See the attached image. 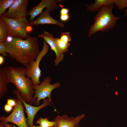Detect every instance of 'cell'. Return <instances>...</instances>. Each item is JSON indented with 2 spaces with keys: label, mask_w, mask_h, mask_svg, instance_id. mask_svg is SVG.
I'll return each mask as SVG.
<instances>
[{
  "label": "cell",
  "mask_w": 127,
  "mask_h": 127,
  "mask_svg": "<svg viewBox=\"0 0 127 127\" xmlns=\"http://www.w3.org/2000/svg\"><path fill=\"white\" fill-rule=\"evenodd\" d=\"M32 127H41L39 125L38 126H36L34 125Z\"/></svg>",
  "instance_id": "30"
},
{
  "label": "cell",
  "mask_w": 127,
  "mask_h": 127,
  "mask_svg": "<svg viewBox=\"0 0 127 127\" xmlns=\"http://www.w3.org/2000/svg\"><path fill=\"white\" fill-rule=\"evenodd\" d=\"M37 37L43 38L50 46L51 50L55 52L56 55L55 64L56 65H58L63 59L64 56V53L61 52L57 46L55 40V38L52 33L44 31L43 33L38 35Z\"/></svg>",
  "instance_id": "11"
},
{
  "label": "cell",
  "mask_w": 127,
  "mask_h": 127,
  "mask_svg": "<svg viewBox=\"0 0 127 127\" xmlns=\"http://www.w3.org/2000/svg\"><path fill=\"white\" fill-rule=\"evenodd\" d=\"M0 18L5 21L10 27L11 33V37L26 39L32 31L33 28L26 17L12 19L1 16Z\"/></svg>",
  "instance_id": "4"
},
{
  "label": "cell",
  "mask_w": 127,
  "mask_h": 127,
  "mask_svg": "<svg viewBox=\"0 0 127 127\" xmlns=\"http://www.w3.org/2000/svg\"><path fill=\"white\" fill-rule=\"evenodd\" d=\"M28 3V0H15L8 11L1 16L12 19L26 17L28 13L26 10Z\"/></svg>",
  "instance_id": "9"
},
{
  "label": "cell",
  "mask_w": 127,
  "mask_h": 127,
  "mask_svg": "<svg viewBox=\"0 0 127 127\" xmlns=\"http://www.w3.org/2000/svg\"><path fill=\"white\" fill-rule=\"evenodd\" d=\"M69 18V16L68 14L60 15V19L63 22H66L67 21Z\"/></svg>",
  "instance_id": "23"
},
{
  "label": "cell",
  "mask_w": 127,
  "mask_h": 127,
  "mask_svg": "<svg viewBox=\"0 0 127 127\" xmlns=\"http://www.w3.org/2000/svg\"><path fill=\"white\" fill-rule=\"evenodd\" d=\"M7 104L13 107L16 104V101L15 99H8L7 100Z\"/></svg>",
  "instance_id": "24"
},
{
  "label": "cell",
  "mask_w": 127,
  "mask_h": 127,
  "mask_svg": "<svg viewBox=\"0 0 127 127\" xmlns=\"http://www.w3.org/2000/svg\"><path fill=\"white\" fill-rule=\"evenodd\" d=\"M0 54L3 57H6L8 55L6 52V47L4 43H0Z\"/></svg>",
  "instance_id": "22"
},
{
  "label": "cell",
  "mask_w": 127,
  "mask_h": 127,
  "mask_svg": "<svg viewBox=\"0 0 127 127\" xmlns=\"http://www.w3.org/2000/svg\"><path fill=\"white\" fill-rule=\"evenodd\" d=\"M84 116L82 114L74 118L69 117L66 115H58L54 120L57 122V127H77L79 122Z\"/></svg>",
  "instance_id": "13"
},
{
  "label": "cell",
  "mask_w": 127,
  "mask_h": 127,
  "mask_svg": "<svg viewBox=\"0 0 127 127\" xmlns=\"http://www.w3.org/2000/svg\"><path fill=\"white\" fill-rule=\"evenodd\" d=\"M13 92L17 98L22 103L25 107L27 117L26 119L28 127H32L34 125L33 121L35 117L37 112L41 109L51 105L52 102L49 99L44 100L43 103L40 105L34 106L26 103L22 98L20 92L16 88L14 90Z\"/></svg>",
  "instance_id": "8"
},
{
  "label": "cell",
  "mask_w": 127,
  "mask_h": 127,
  "mask_svg": "<svg viewBox=\"0 0 127 127\" xmlns=\"http://www.w3.org/2000/svg\"><path fill=\"white\" fill-rule=\"evenodd\" d=\"M113 2L118 8L120 10L127 7V0H113Z\"/></svg>",
  "instance_id": "20"
},
{
  "label": "cell",
  "mask_w": 127,
  "mask_h": 127,
  "mask_svg": "<svg viewBox=\"0 0 127 127\" xmlns=\"http://www.w3.org/2000/svg\"><path fill=\"white\" fill-rule=\"evenodd\" d=\"M8 83L13 84L20 92L22 98L26 103H33V95L35 91L31 80L26 76L25 68L23 66H4L2 67Z\"/></svg>",
  "instance_id": "2"
},
{
  "label": "cell",
  "mask_w": 127,
  "mask_h": 127,
  "mask_svg": "<svg viewBox=\"0 0 127 127\" xmlns=\"http://www.w3.org/2000/svg\"><path fill=\"white\" fill-rule=\"evenodd\" d=\"M48 44L44 40L42 49L35 60L25 68L26 76L31 80L33 85H38L41 83L40 79L42 75L39 66L40 63L43 58L48 52Z\"/></svg>",
  "instance_id": "5"
},
{
  "label": "cell",
  "mask_w": 127,
  "mask_h": 127,
  "mask_svg": "<svg viewBox=\"0 0 127 127\" xmlns=\"http://www.w3.org/2000/svg\"><path fill=\"white\" fill-rule=\"evenodd\" d=\"M16 104L11 113L7 117H0V122L3 123L10 122L16 125L18 127H28L24 112L22 102L19 99H15Z\"/></svg>",
  "instance_id": "7"
},
{
  "label": "cell",
  "mask_w": 127,
  "mask_h": 127,
  "mask_svg": "<svg viewBox=\"0 0 127 127\" xmlns=\"http://www.w3.org/2000/svg\"><path fill=\"white\" fill-rule=\"evenodd\" d=\"M7 78L2 68L0 69V97L3 96L8 90V83Z\"/></svg>",
  "instance_id": "16"
},
{
  "label": "cell",
  "mask_w": 127,
  "mask_h": 127,
  "mask_svg": "<svg viewBox=\"0 0 127 127\" xmlns=\"http://www.w3.org/2000/svg\"><path fill=\"white\" fill-rule=\"evenodd\" d=\"M0 127H5L4 124L1 122L0 123Z\"/></svg>",
  "instance_id": "29"
},
{
  "label": "cell",
  "mask_w": 127,
  "mask_h": 127,
  "mask_svg": "<svg viewBox=\"0 0 127 127\" xmlns=\"http://www.w3.org/2000/svg\"><path fill=\"white\" fill-rule=\"evenodd\" d=\"M4 124L5 127H17L13 125L10 124L8 123Z\"/></svg>",
  "instance_id": "27"
},
{
  "label": "cell",
  "mask_w": 127,
  "mask_h": 127,
  "mask_svg": "<svg viewBox=\"0 0 127 127\" xmlns=\"http://www.w3.org/2000/svg\"><path fill=\"white\" fill-rule=\"evenodd\" d=\"M10 28L6 23L0 18V43H4L7 38L11 37Z\"/></svg>",
  "instance_id": "14"
},
{
  "label": "cell",
  "mask_w": 127,
  "mask_h": 127,
  "mask_svg": "<svg viewBox=\"0 0 127 127\" xmlns=\"http://www.w3.org/2000/svg\"><path fill=\"white\" fill-rule=\"evenodd\" d=\"M58 0H42L37 5L32 7L29 11L28 16H30L28 21L31 22L36 16L40 14L45 8L50 12L58 7Z\"/></svg>",
  "instance_id": "10"
},
{
  "label": "cell",
  "mask_w": 127,
  "mask_h": 127,
  "mask_svg": "<svg viewBox=\"0 0 127 127\" xmlns=\"http://www.w3.org/2000/svg\"><path fill=\"white\" fill-rule=\"evenodd\" d=\"M50 13L46 9L40 13L36 19L30 22V25L32 26L40 24H52L64 28V23L52 17Z\"/></svg>",
  "instance_id": "12"
},
{
  "label": "cell",
  "mask_w": 127,
  "mask_h": 127,
  "mask_svg": "<svg viewBox=\"0 0 127 127\" xmlns=\"http://www.w3.org/2000/svg\"><path fill=\"white\" fill-rule=\"evenodd\" d=\"M51 81L50 78L47 77L43 80L40 84L33 85V88L35 91V93L33 97V101L35 105L39 106L41 100H44L48 97L54 107L51 98V93L54 89L60 87V84L59 83L51 84Z\"/></svg>",
  "instance_id": "6"
},
{
  "label": "cell",
  "mask_w": 127,
  "mask_h": 127,
  "mask_svg": "<svg viewBox=\"0 0 127 127\" xmlns=\"http://www.w3.org/2000/svg\"><path fill=\"white\" fill-rule=\"evenodd\" d=\"M36 123L41 127H57V123L56 120L50 121L48 118H44L40 117L38 119Z\"/></svg>",
  "instance_id": "17"
},
{
  "label": "cell",
  "mask_w": 127,
  "mask_h": 127,
  "mask_svg": "<svg viewBox=\"0 0 127 127\" xmlns=\"http://www.w3.org/2000/svg\"><path fill=\"white\" fill-rule=\"evenodd\" d=\"M55 40L61 52L64 54L68 51V48L70 45V43H66L58 38H55Z\"/></svg>",
  "instance_id": "19"
},
{
  "label": "cell",
  "mask_w": 127,
  "mask_h": 127,
  "mask_svg": "<svg viewBox=\"0 0 127 127\" xmlns=\"http://www.w3.org/2000/svg\"><path fill=\"white\" fill-rule=\"evenodd\" d=\"M15 0H0V16L6 12V9L11 6Z\"/></svg>",
  "instance_id": "18"
},
{
  "label": "cell",
  "mask_w": 127,
  "mask_h": 127,
  "mask_svg": "<svg viewBox=\"0 0 127 127\" xmlns=\"http://www.w3.org/2000/svg\"><path fill=\"white\" fill-rule=\"evenodd\" d=\"M69 10L68 9L63 8L60 10V15H66L68 14Z\"/></svg>",
  "instance_id": "25"
},
{
  "label": "cell",
  "mask_w": 127,
  "mask_h": 127,
  "mask_svg": "<svg viewBox=\"0 0 127 127\" xmlns=\"http://www.w3.org/2000/svg\"><path fill=\"white\" fill-rule=\"evenodd\" d=\"M4 61V57L2 56H0V65L2 64Z\"/></svg>",
  "instance_id": "28"
},
{
  "label": "cell",
  "mask_w": 127,
  "mask_h": 127,
  "mask_svg": "<svg viewBox=\"0 0 127 127\" xmlns=\"http://www.w3.org/2000/svg\"><path fill=\"white\" fill-rule=\"evenodd\" d=\"M117 92H116L115 93H116V95H117Z\"/></svg>",
  "instance_id": "32"
},
{
  "label": "cell",
  "mask_w": 127,
  "mask_h": 127,
  "mask_svg": "<svg viewBox=\"0 0 127 127\" xmlns=\"http://www.w3.org/2000/svg\"><path fill=\"white\" fill-rule=\"evenodd\" d=\"M114 7L113 4L105 5L99 10L94 18V22L90 28L89 37L98 31H108L113 28L117 20L121 17L114 15L112 12Z\"/></svg>",
  "instance_id": "3"
},
{
  "label": "cell",
  "mask_w": 127,
  "mask_h": 127,
  "mask_svg": "<svg viewBox=\"0 0 127 127\" xmlns=\"http://www.w3.org/2000/svg\"><path fill=\"white\" fill-rule=\"evenodd\" d=\"M125 13L126 14V15L127 16V8L126 10H125Z\"/></svg>",
  "instance_id": "31"
},
{
  "label": "cell",
  "mask_w": 127,
  "mask_h": 127,
  "mask_svg": "<svg viewBox=\"0 0 127 127\" xmlns=\"http://www.w3.org/2000/svg\"><path fill=\"white\" fill-rule=\"evenodd\" d=\"M95 2L91 3L87 6L86 10L93 12L99 10L103 6L114 4L113 0H95Z\"/></svg>",
  "instance_id": "15"
},
{
  "label": "cell",
  "mask_w": 127,
  "mask_h": 127,
  "mask_svg": "<svg viewBox=\"0 0 127 127\" xmlns=\"http://www.w3.org/2000/svg\"><path fill=\"white\" fill-rule=\"evenodd\" d=\"M70 34L69 32H63L61 33L60 38L61 40L66 43H69V42L71 40Z\"/></svg>",
  "instance_id": "21"
},
{
  "label": "cell",
  "mask_w": 127,
  "mask_h": 127,
  "mask_svg": "<svg viewBox=\"0 0 127 127\" xmlns=\"http://www.w3.org/2000/svg\"><path fill=\"white\" fill-rule=\"evenodd\" d=\"M10 37L4 43L10 58L25 66L35 60L40 52L38 37L29 35L25 40Z\"/></svg>",
  "instance_id": "1"
},
{
  "label": "cell",
  "mask_w": 127,
  "mask_h": 127,
  "mask_svg": "<svg viewBox=\"0 0 127 127\" xmlns=\"http://www.w3.org/2000/svg\"><path fill=\"white\" fill-rule=\"evenodd\" d=\"M12 107L9 105L7 104L5 105L4 109L6 111L8 112L10 111L13 109Z\"/></svg>",
  "instance_id": "26"
}]
</instances>
